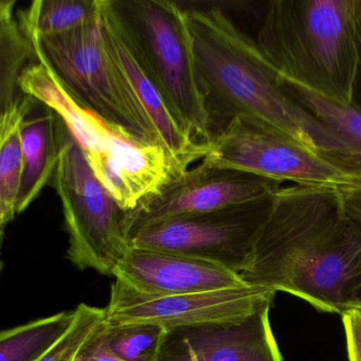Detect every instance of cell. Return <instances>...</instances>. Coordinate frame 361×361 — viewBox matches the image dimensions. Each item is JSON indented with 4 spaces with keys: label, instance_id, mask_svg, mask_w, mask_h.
<instances>
[{
    "label": "cell",
    "instance_id": "6da1fadb",
    "mask_svg": "<svg viewBox=\"0 0 361 361\" xmlns=\"http://www.w3.org/2000/svg\"><path fill=\"white\" fill-rule=\"evenodd\" d=\"M249 285L282 291L319 312L361 302V231L344 212L339 189L295 185L274 207L242 274Z\"/></svg>",
    "mask_w": 361,
    "mask_h": 361
},
{
    "label": "cell",
    "instance_id": "7a4b0ae2",
    "mask_svg": "<svg viewBox=\"0 0 361 361\" xmlns=\"http://www.w3.org/2000/svg\"><path fill=\"white\" fill-rule=\"evenodd\" d=\"M211 138L236 116L253 118L346 170L348 147L289 98L255 39L221 8L185 9Z\"/></svg>",
    "mask_w": 361,
    "mask_h": 361
},
{
    "label": "cell",
    "instance_id": "3957f363",
    "mask_svg": "<svg viewBox=\"0 0 361 361\" xmlns=\"http://www.w3.org/2000/svg\"><path fill=\"white\" fill-rule=\"evenodd\" d=\"M357 16L358 0H274L255 42L281 77L350 105L360 73Z\"/></svg>",
    "mask_w": 361,
    "mask_h": 361
},
{
    "label": "cell",
    "instance_id": "277c9868",
    "mask_svg": "<svg viewBox=\"0 0 361 361\" xmlns=\"http://www.w3.org/2000/svg\"><path fill=\"white\" fill-rule=\"evenodd\" d=\"M20 87L61 118L97 178L128 212L188 171L162 145L138 142L114 130L75 101L42 63L24 71Z\"/></svg>",
    "mask_w": 361,
    "mask_h": 361
},
{
    "label": "cell",
    "instance_id": "5b68a950",
    "mask_svg": "<svg viewBox=\"0 0 361 361\" xmlns=\"http://www.w3.org/2000/svg\"><path fill=\"white\" fill-rule=\"evenodd\" d=\"M141 65L171 111L200 142L210 119L198 83L185 9L166 0H111Z\"/></svg>",
    "mask_w": 361,
    "mask_h": 361
},
{
    "label": "cell",
    "instance_id": "8992f818",
    "mask_svg": "<svg viewBox=\"0 0 361 361\" xmlns=\"http://www.w3.org/2000/svg\"><path fill=\"white\" fill-rule=\"evenodd\" d=\"M28 37L39 62L52 71L80 104L126 138L160 145L147 114L109 52L100 20L66 35Z\"/></svg>",
    "mask_w": 361,
    "mask_h": 361
},
{
    "label": "cell",
    "instance_id": "52a82bcc",
    "mask_svg": "<svg viewBox=\"0 0 361 361\" xmlns=\"http://www.w3.org/2000/svg\"><path fill=\"white\" fill-rule=\"evenodd\" d=\"M59 132L60 159L51 185L62 202L68 235L66 259L78 269L114 276L132 247L128 212L97 178L60 117Z\"/></svg>",
    "mask_w": 361,
    "mask_h": 361
},
{
    "label": "cell",
    "instance_id": "ba28073f",
    "mask_svg": "<svg viewBox=\"0 0 361 361\" xmlns=\"http://www.w3.org/2000/svg\"><path fill=\"white\" fill-rule=\"evenodd\" d=\"M202 164L244 171L280 183L342 189L361 180L272 126L245 116L232 118L209 141Z\"/></svg>",
    "mask_w": 361,
    "mask_h": 361
},
{
    "label": "cell",
    "instance_id": "9c48e42d",
    "mask_svg": "<svg viewBox=\"0 0 361 361\" xmlns=\"http://www.w3.org/2000/svg\"><path fill=\"white\" fill-rule=\"evenodd\" d=\"M274 194L214 212L151 224L130 236V245L197 257L242 276L269 219Z\"/></svg>",
    "mask_w": 361,
    "mask_h": 361
},
{
    "label": "cell",
    "instance_id": "30bf717a",
    "mask_svg": "<svg viewBox=\"0 0 361 361\" xmlns=\"http://www.w3.org/2000/svg\"><path fill=\"white\" fill-rule=\"evenodd\" d=\"M276 291L266 287L245 285L235 288L189 295H145L116 280L105 322L109 326L130 323H154L169 331L202 325L235 322L266 304H271Z\"/></svg>",
    "mask_w": 361,
    "mask_h": 361
},
{
    "label": "cell",
    "instance_id": "8fae6325",
    "mask_svg": "<svg viewBox=\"0 0 361 361\" xmlns=\"http://www.w3.org/2000/svg\"><path fill=\"white\" fill-rule=\"evenodd\" d=\"M282 185L244 171L200 162L128 213L130 240L135 232L151 224L248 204L272 195Z\"/></svg>",
    "mask_w": 361,
    "mask_h": 361
},
{
    "label": "cell",
    "instance_id": "7c38bea8",
    "mask_svg": "<svg viewBox=\"0 0 361 361\" xmlns=\"http://www.w3.org/2000/svg\"><path fill=\"white\" fill-rule=\"evenodd\" d=\"M266 304L235 322L173 329L159 361H284Z\"/></svg>",
    "mask_w": 361,
    "mask_h": 361
},
{
    "label": "cell",
    "instance_id": "4fadbf2b",
    "mask_svg": "<svg viewBox=\"0 0 361 361\" xmlns=\"http://www.w3.org/2000/svg\"><path fill=\"white\" fill-rule=\"evenodd\" d=\"M100 22L109 52L147 114L158 142L189 170L193 162L206 157L209 145L196 139L171 111L133 50L111 0H101Z\"/></svg>",
    "mask_w": 361,
    "mask_h": 361
},
{
    "label": "cell",
    "instance_id": "5bb4252c",
    "mask_svg": "<svg viewBox=\"0 0 361 361\" xmlns=\"http://www.w3.org/2000/svg\"><path fill=\"white\" fill-rule=\"evenodd\" d=\"M116 280L157 297L235 288L247 284L240 274L180 253L130 247L114 272Z\"/></svg>",
    "mask_w": 361,
    "mask_h": 361
},
{
    "label": "cell",
    "instance_id": "9a60e30c",
    "mask_svg": "<svg viewBox=\"0 0 361 361\" xmlns=\"http://www.w3.org/2000/svg\"><path fill=\"white\" fill-rule=\"evenodd\" d=\"M20 138L23 176L18 202V215L33 204L54 178L61 154L58 115L47 109L41 115L27 117L20 126Z\"/></svg>",
    "mask_w": 361,
    "mask_h": 361
},
{
    "label": "cell",
    "instance_id": "2e32d148",
    "mask_svg": "<svg viewBox=\"0 0 361 361\" xmlns=\"http://www.w3.org/2000/svg\"><path fill=\"white\" fill-rule=\"evenodd\" d=\"M39 101L24 96L0 117V228L18 216V202L23 176V149L20 126Z\"/></svg>",
    "mask_w": 361,
    "mask_h": 361
},
{
    "label": "cell",
    "instance_id": "e0dca14e",
    "mask_svg": "<svg viewBox=\"0 0 361 361\" xmlns=\"http://www.w3.org/2000/svg\"><path fill=\"white\" fill-rule=\"evenodd\" d=\"M16 0L0 3V109H11L23 96L20 77L39 62L32 41L25 32L16 12Z\"/></svg>",
    "mask_w": 361,
    "mask_h": 361
},
{
    "label": "cell",
    "instance_id": "ac0fdd59",
    "mask_svg": "<svg viewBox=\"0 0 361 361\" xmlns=\"http://www.w3.org/2000/svg\"><path fill=\"white\" fill-rule=\"evenodd\" d=\"M283 92L333 130L348 147L346 170L361 180V109L327 100L280 75Z\"/></svg>",
    "mask_w": 361,
    "mask_h": 361
},
{
    "label": "cell",
    "instance_id": "d6986e66",
    "mask_svg": "<svg viewBox=\"0 0 361 361\" xmlns=\"http://www.w3.org/2000/svg\"><path fill=\"white\" fill-rule=\"evenodd\" d=\"M18 16L27 35L56 37L98 22L101 0H35Z\"/></svg>",
    "mask_w": 361,
    "mask_h": 361
},
{
    "label": "cell",
    "instance_id": "ffe728a7",
    "mask_svg": "<svg viewBox=\"0 0 361 361\" xmlns=\"http://www.w3.org/2000/svg\"><path fill=\"white\" fill-rule=\"evenodd\" d=\"M75 310H64L0 333V361H39L66 333Z\"/></svg>",
    "mask_w": 361,
    "mask_h": 361
},
{
    "label": "cell",
    "instance_id": "44dd1931",
    "mask_svg": "<svg viewBox=\"0 0 361 361\" xmlns=\"http://www.w3.org/2000/svg\"><path fill=\"white\" fill-rule=\"evenodd\" d=\"M169 333L168 329L154 323L105 327L109 348L126 361H159Z\"/></svg>",
    "mask_w": 361,
    "mask_h": 361
},
{
    "label": "cell",
    "instance_id": "7402d4cb",
    "mask_svg": "<svg viewBox=\"0 0 361 361\" xmlns=\"http://www.w3.org/2000/svg\"><path fill=\"white\" fill-rule=\"evenodd\" d=\"M106 310L82 303L75 310L66 333L39 361H77L84 348L97 337L105 324Z\"/></svg>",
    "mask_w": 361,
    "mask_h": 361
},
{
    "label": "cell",
    "instance_id": "603a6c76",
    "mask_svg": "<svg viewBox=\"0 0 361 361\" xmlns=\"http://www.w3.org/2000/svg\"><path fill=\"white\" fill-rule=\"evenodd\" d=\"M348 361H361V302L342 312Z\"/></svg>",
    "mask_w": 361,
    "mask_h": 361
},
{
    "label": "cell",
    "instance_id": "cb8c5ba5",
    "mask_svg": "<svg viewBox=\"0 0 361 361\" xmlns=\"http://www.w3.org/2000/svg\"><path fill=\"white\" fill-rule=\"evenodd\" d=\"M105 327L106 324H104L97 337L84 348L77 361H126L116 355L109 348L105 335Z\"/></svg>",
    "mask_w": 361,
    "mask_h": 361
},
{
    "label": "cell",
    "instance_id": "d4e9b609",
    "mask_svg": "<svg viewBox=\"0 0 361 361\" xmlns=\"http://www.w3.org/2000/svg\"><path fill=\"white\" fill-rule=\"evenodd\" d=\"M344 212L361 231V185L339 189Z\"/></svg>",
    "mask_w": 361,
    "mask_h": 361
},
{
    "label": "cell",
    "instance_id": "484cf974",
    "mask_svg": "<svg viewBox=\"0 0 361 361\" xmlns=\"http://www.w3.org/2000/svg\"><path fill=\"white\" fill-rule=\"evenodd\" d=\"M357 29H358L359 49H360V71H361V0H358V16H357Z\"/></svg>",
    "mask_w": 361,
    "mask_h": 361
}]
</instances>
